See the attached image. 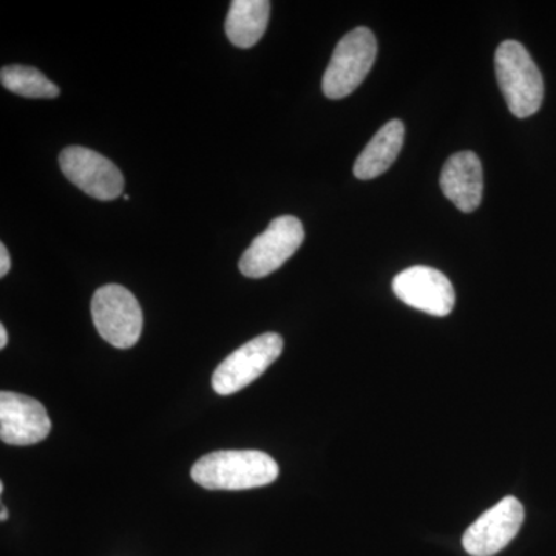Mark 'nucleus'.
<instances>
[{"instance_id": "obj_12", "label": "nucleus", "mask_w": 556, "mask_h": 556, "mask_svg": "<svg viewBox=\"0 0 556 556\" xmlns=\"http://www.w3.org/2000/svg\"><path fill=\"white\" fill-rule=\"evenodd\" d=\"M405 127L399 119L390 121L372 137L354 164L358 179L378 178L386 174L404 148Z\"/></svg>"}, {"instance_id": "obj_3", "label": "nucleus", "mask_w": 556, "mask_h": 556, "mask_svg": "<svg viewBox=\"0 0 556 556\" xmlns=\"http://www.w3.org/2000/svg\"><path fill=\"white\" fill-rule=\"evenodd\" d=\"M378 54V40L371 30L358 27L343 36L332 53L321 90L329 100H342L364 83Z\"/></svg>"}, {"instance_id": "obj_9", "label": "nucleus", "mask_w": 556, "mask_h": 556, "mask_svg": "<svg viewBox=\"0 0 556 556\" xmlns=\"http://www.w3.org/2000/svg\"><path fill=\"white\" fill-rule=\"evenodd\" d=\"M393 291L401 302L434 317H445L455 309L452 281L441 270L413 266L393 280Z\"/></svg>"}, {"instance_id": "obj_4", "label": "nucleus", "mask_w": 556, "mask_h": 556, "mask_svg": "<svg viewBox=\"0 0 556 556\" xmlns=\"http://www.w3.org/2000/svg\"><path fill=\"white\" fill-rule=\"evenodd\" d=\"M91 317L101 338L119 350L137 345L141 338V306L129 289L121 285H105L94 292Z\"/></svg>"}, {"instance_id": "obj_1", "label": "nucleus", "mask_w": 556, "mask_h": 556, "mask_svg": "<svg viewBox=\"0 0 556 556\" xmlns=\"http://www.w3.org/2000/svg\"><path fill=\"white\" fill-rule=\"evenodd\" d=\"M280 468L274 457L257 450L208 453L192 467L193 481L207 490H249L276 481Z\"/></svg>"}, {"instance_id": "obj_16", "label": "nucleus", "mask_w": 556, "mask_h": 556, "mask_svg": "<svg viewBox=\"0 0 556 556\" xmlns=\"http://www.w3.org/2000/svg\"><path fill=\"white\" fill-rule=\"evenodd\" d=\"M7 343H9V332H7V328L3 325H0V348H5Z\"/></svg>"}, {"instance_id": "obj_8", "label": "nucleus", "mask_w": 556, "mask_h": 556, "mask_svg": "<svg viewBox=\"0 0 556 556\" xmlns=\"http://www.w3.org/2000/svg\"><path fill=\"white\" fill-rule=\"evenodd\" d=\"M525 522V507L517 497L507 496L481 515L463 536V546L471 556H493L506 548Z\"/></svg>"}, {"instance_id": "obj_6", "label": "nucleus", "mask_w": 556, "mask_h": 556, "mask_svg": "<svg viewBox=\"0 0 556 556\" xmlns=\"http://www.w3.org/2000/svg\"><path fill=\"white\" fill-rule=\"evenodd\" d=\"M281 351L283 339L277 332H266L249 340L218 365L212 376V387L222 396L243 390L281 356Z\"/></svg>"}, {"instance_id": "obj_14", "label": "nucleus", "mask_w": 556, "mask_h": 556, "mask_svg": "<svg viewBox=\"0 0 556 556\" xmlns=\"http://www.w3.org/2000/svg\"><path fill=\"white\" fill-rule=\"evenodd\" d=\"M2 86L11 93L20 94L25 98H36V100H53L60 97V89L56 84L51 83L43 73L35 67H24V65H9L0 72Z\"/></svg>"}, {"instance_id": "obj_5", "label": "nucleus", "mask_w": 556, "mask_h": 556, "mask_svg": "<svg viewBox=\"0 0 556 556\" xmlns=\"http://www.w3.org/2000/svg\"><path fill=\"white\" fill-rule=\"evenodd\" d=\"M305 240L302 222L283 215L270 222L268 229L252 240L240 258V273L249 278H263L276 273L288 262Z\"/></svg>"}, {"instance_id": "obj_2", "label": "nucleus", "mask_w": 556, "mask_h": 556, "mask_svg": "<svg viewBox=\"0 0 556 556\" xmlns=\"http://www.w3.org/2000/svg\"><path fill=\"white\" fill-rule=\"evenodd\" d=\"M497 84L508 110L517 118L535 115L543 105L544 80L529 51L517 40H506L495 54Z\"/></svg>"}, {"instance_id": "obj_10", "label": "nucleus", "mask_w": 556, "mask_h": 556, "mask_svg": "<svg viewBox=\"0 0 556 556\" xmlns=\"http://www.w3.org/2000/svg\"><path fill=\"white\" fill-rule=\"evenodd\" d=\"M51 420L36 399L24 394L0 393V438L9 445H33L49 437Z\"/></svg>"}, {"instance_id": "obj_13", "label": "nucleus", "mask_w": 556, "mask_h": 556, "mask_svg": "<svg viewBox=\"0 0 556 556\" xmlns=\"http://www.w3.org/2000/svg\"><path fill=\"white\" fill-rule=\"evenodd\" d=\"M268 0H233L230 2L226 35L240 49H251L265 35L268 27Z\"/></svg>"}, {"instance_id": "obj_11", "label": "nucleus", "mask_w": 556, "mask_h": 556, "mask_svg": "<svg viewBox=\"0 0 556 556\" xmlns=\"http://www.w3.org/2000/svg\"><path fill=\"white\" fill-rule=\"evenodd\" d=\"M442 192L459 211H477L484 192V172L481 160L473 152H459L450 156L442 169Z\"/></svg>"}, {"instance_id": "obj_7", "label": "nucleus", "mask_w": 556, "mask_h": 556, "mask_svg": "<svg viewBox=\"0 0 556 556\" xmlns=\"http://www.w3.org/2000/svg\"><path fill=\"white\" fill-rule=\"evenodd\" d=\"M60 166L70 182L93 199L112 201L123 195V174L112 161L94 150L80 146L64 149Z\"/></svg>"}, {"instance_id": "obj_15", "label": "nucleus", "mask_w": 556, "mask_h": 556, "mask_svg": "<svg viewBox=\"0 0 556 556\" xmlns=\"http://www.w3.org/2000/svg\"><path fill=\"white\" fill-rule=\"evenodd\" d=\"M11 260L9 249L5 244H0V277H5L10 273Z\"/></svg>"}, {"instance_id": "obj_17", "label": "nucleus", "mask_w": 556, "mask_h": 556, "mask_svg": "<svg viewBox=\"0 0 556 556\" xmlns=\"http://www.w3.org/2000/svg\"><path fill=\"white\" fill-rule=\"evenodd\" d=\"M0 519H2V521H7V519H9V510H7L5 506H2V514H0Z\"/></svg>"}]
</instances>
